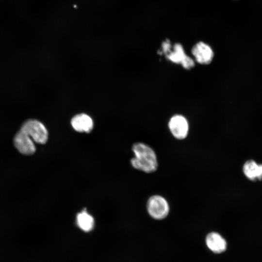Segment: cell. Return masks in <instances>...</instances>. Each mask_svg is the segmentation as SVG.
Masks as SVG:
<instances>
[{
    "label": "cell",
    "mask_w": 262,
    "mask_h": 262,
    "mask_svg": "<svg viewBox=\"0 0 262 262\" xmlns=\"http://www.w3.org/2000/svg\"><path fill=\"white\" fill-rule=\"evenodd\" d=\"M181 65L185 69H190L194 66L195 62L192 58L187 55L181 62Z\"/></svg>",
    "instance_id": "7c38bea8"
},
{
    "label": "cell",
    "mask_w": 262,
    "mask_h": 262,
    "mask_svg": "<svg viewBox=\"0 0 262 262\" xmlns=\"http://www.w3.org/2000/svg\"><path fill=\"white\" fill-rule=\"evenodd\" d=\"M132 150L134 157L131 160V164L133 168L147 173L156 171L158 166L157 158L151 147L139 142L133 145Z\"/></svg>",
    "instance_id": "6da1fadb"
},
{
    "label": "cell",
    "mask_w": 262,
    "mask_h": 262,
    "mask_svg": "<svg viewBox=\"0 0 262 262\" xmlns=\"http://www.w3.org/2000/svg\"><path fill=\"white\" fill-rule=\"evenodd\" d=\"M243 172L247 178L251 180L262 179V164L253 160L246 162L243 166Z\"/></svg>",
    "instance_id": "9c48e42d"
},
{
    "label": "cell",
    "mask_w": 262,
    "mask_h": 262,
    "mask_svg": "<svg viewBox=\"0 0 262 262\" xmlns=\"http://www.w3.org/2000/svg\"><path fill=\"white\" fill-rule=\"evenodd\" d=\"M191 52L196 61L202 65L210 64L214 55L211 47L203 42L195 44L192 49Z\"/></svg>",
    "instance_id": "8992f818"
},
{
    "label": "cell",
    "mask_w": 262,
    "mask_h": 262,
    "mask_svg": "<svg viewBox=\"0 0 262 262\" xmlns=\"http://www.w3.org/2000/svg\"><path fill=\"white\" fill-rule=\"evenodd\" d=\"M206 244L212 252L217 254L225 251L227 247L226 240L216 232H212L207 234Z\"/></svg>",
    "instance_id": "ba28073f"
},
{
    "label": "cell",
    "mask_w": 262,
    "mask_h": 262,
    "mask_svg": "<svg viewBox=\"0 0 262 262\" xmlns=\"http://www.w3.org/2000/svg\"><path fill=\"white\" fill-rule=\"evenodd\" d=\"M147 207L149 215L156 220L165 218L169 212V205L167 201L160 195L150 196L147 200Z\"/></svg>",
    "instance_id": "3957f363"
},
{
    "label": "cell",
    "mask_w": 262,
    "mask_h": 262,
    "mask_svg": "<svg viewBox=\"0 0 262 262\" xmlns=\"http://www.w3.org/2000/svg\"><path fill=\"white\" fill-rule=\"evenodd\" d=\"M13 144L17 150L24 155H32L36 151L33 141L29 135L20 130L15 135Z\"/></svg>",
    "instance_id": "277c9868"
},
{
    "label": "cell",
    "mask_w": 262,
    "mask_h": 262,
    "mask_svg": "<svg viewBox=\"0 0 262 262\" xmlns=\"http://www.w3.org/2000/svg\"><path fill=\"white\" fill-rule=\"evenodd\" d=\"M20 130L37 144H45L48 140L49 132L47 128L42 122L37 119L26 120L22 124Z\"/></svg>",
    "instance_id": "7a4b0ae2"
},
{
    "label": "cell",
    "mask_w": 262,
    "mask_h": 262,
    "mask_svg": "<svg viewBox=\"0 0 262 262\" xmlns=\"http://www.w3.org/2000/svg\"><path fill=\"white\" fill-rule=\"evenodd\" d=\"M76 223L81 230L84 232H89L94 228L95 220L94 217L87 212V210L83 209L77 214Z\"/></svg>",
    "instance_id": "30bf717a"
},
{
    "label": "cell",
    "mask_w": 262,
    "mask_h": 262,
    "mask_svg": "<svg viewBox=\"0 0 262 262\" xmlns=\"http://www.w3.org/2000/svg\"><path fill=\"white\" fill-rule=\"evenodd\" d=\"M70 124L75 131L84 133L90 132L94 125L92 118L85 113H80L73 116Z\"/></svg>",
    "instance_id": "52a82bcc"
},
{
    "label": "cell",
    "mask_w": 262,
    "mask_h": 262,
    "mask_svg": "<svg viewBox=\"0 0 262 262\" xmlns=\"http://www.w3.org/2000/svg\"><path fill=\"white\" fill-rule=\"evenodd\" d=\"M168 128L173 136L179 140L185 138L189 131V125L186 118L180 115H174L170 118Z\"/></svg>",
    "instance_id": "5b68a950"
},
{
    "label": "cell",
    "mask_w": 262,
    "mask_h": 262,
    "mask_svg": "<svg viewBox=\"0 0 262 262\" xmlns=\"http://www.w3.org/2000/svg\"><path fill=\"white\" fill-rule=\"evenodd\" d=\"M165 55L166 58L171 62L180 64L187 56L182 46L178 43L174 45L173 51L169 50Z\"/></svg>",
    "instance_id": "8fae6325"
}]
</instances>
